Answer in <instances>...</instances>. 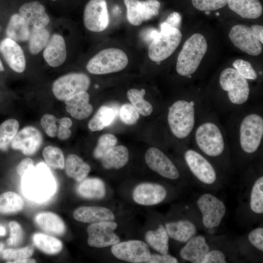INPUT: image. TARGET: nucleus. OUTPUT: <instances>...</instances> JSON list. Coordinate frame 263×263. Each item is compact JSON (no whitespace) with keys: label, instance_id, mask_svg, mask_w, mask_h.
I'll use <instances>...</instances> for the list:
<instances>
[{"label":"nucleus","instance_id":"obj_1","mask_svg":"<svg viewBox=\"0 0 263 263\" xmlns=\"http://www.w3.org/2000/svg\"><path fill=\"white\" fill-rule=\"evenodd\" d=\"M23 193L29 198L36 201L49 198L56 189L54 176L47 165L43 162L27 171L21 177Z\"/></svg>","mask_w":263,"mask_h":263},{"label":"nucleus","instance_id":"obj_2","mask_svg":"<svg viewBox=\"0 0 263 263\" xmlns=\"http://www.w3.org/2000/svg\"><path fill=\"white\" fill-rule=\"evenodd\" d=\"M207 44L201 34L195 33L184 43L177 57L176 69L181 75L188 76L198 69L206 54Z\"/></svg>","mask_w":263,"mask_h":263},{"label":"nucleus","instance_id":"obj_3","mask_svg":"<svg viewBox=\"0 0 263 263\" xmlns=\"http://www.w3.org/2000/svg\"><path fill=\"white\" fill-rule=\"evenodd\" d=\"M194 105L193 101L180 100L169 107L168 123L176 137L185 138L191 132L195 122Z\"/></svg>","mask_w":263,"mask_h":263},{"label":"nucleus","instance_id":"obj_4","mask_svg":"<svg viewBox=\"0 0 263 263\" xmlns=\"http://www.w3.org/2000/svg\"><path fill=\"white\" fill-rule=\"evenodd\" d=\"M160 31L149 46L148 56L153 61L160 62L171 56L179 45L182 35L179 29L168 26L163 22Z\"/></svg>","mask_w":263,"mask_h":263},{"label":"nucleus","instance_id":"obj_5","mask_svg":"<svg viewBox=\"0 0 263 263\" xmlns=\"http://www.w3.org/2000/svg\"><path fill=\"white\" fill-rule=\"evenodd\" d=\"M128 63L127 55L122 50L107 48L98 52L87 64L86 68L91 74H106L124 69Z\"/></svg>","mask_w":263,"mask_h":263},{"label":"nucleus","instance_id":"obj_6","mask_svg":"<svg viewBox=\"0 0 263 263\" xmlns=\"http://www.w3.org/2000/svg\"><path fill=\"white\" fill-rule=\"evenodd\" d=\"M219 83L222 89L227 92L228 97L233 104H242L247 100L250 92L248 83L235 69L224 70L220 75Z\"/></svg>","mask_w":263,"mask_h":263},{"label":"nucleus","instance_id":"obj_7","mask_svg":"<svg viewBox=\"0 0 263 263\" xmlns=\"http://www.w3.org/2000/svg\"><path fill=\"white\" fill-rule=\"evenodd\" d=\"M263 135V119L261 116L251 113L245 116L240 128V142L242 150L251 153L258 149Z\"/></svg>","mask_w":263,"mask_h":263},{"label":"nucleus","instance_id":"obj_8","mask_svg":"<svg viewBox=\"0 0 263 263\" xmlns=\"http://www.w3.org/2000/svg\"><path fill=\"white\" fill-rule=\"evenodd\" d=\"M195 139L200 150L208 156H218L225 149L221 131L216 124L211 122L203 123L198 127Z\"/></svg>","mask_w":263,"mask_h":263},{"label":"nucleus","instance_id":"obj_9","mask_svg":"<svg viewBox=\"0 0 263 263\" xmlns=\"http://www.w3.org/2000/svg\"><path fill=\"white\" fill-rule=\"evenodd\" d=\"M90 82V78L86 74L69 73L59 77L54 82L52 91L56 98L64 101L78 93L86 91Z\"/></svg>","mask_w":263,"mask_h":263},{"label":"nucleus","instance_id":"obj_10","mask_svg":"<svg viewBox=\"0 0 263 263\" xmlns=\"http://www.w3.org/2000/svg\"><path fill=\"white\" fill-rule=\"evenodd\" d=\"M117 225L112 221L92 223L87 228L88 244L92 247L102 248L114 245L120 242L114 232Z\"/></svg>","mask_w":263,"mask_h":263},{"label":"nucleus","instance_id":"obj_11","mask_svg":"<svg viewBox=\"0 0 263 263\" xmlns=\"http://www.w3.org/2000/svg\"><path fill=\"white\" fill-rule=\"evenodd\" d=\"M85 27L94 32H100L107 28L109 23L107 4L105 0H90L83 13Z\"/></svg>","mask_w":263,"mask_h":263},{"label":"nucleus","instance_id":"obj_12","mask_svg":"<svg viewBox=\"0 0 263 263\" xmlns=\"http://www.w3.org/2000/svg\"><path fill=\"white\" fill-rule=\"evenodd\" d=\"M111 251L116 258L134 263H146L151 255L148 245L139 240L119 242L113 245Z\"/></svg>","mask_w":263,"mask_h":263},{"label":"nucleus","instance_id":"obj_13","mask_svg":"<svg viewBox=\"0 0 263 263\" xmlns=\"http://www.w3.org/2000/svg\"><path fill=\"white\" fill-rule=\"evenodd\" d=\"M197 205L206 227L212 228L220 224L225 213V207L222 201L211 194L206 193L200 197Z\"/></svg>","mask_w":263,"mask_h":263},{"label":"nucleus","instance_id":"obj_14","mask_svg":"<svg viewBox=\"0 0 263 263\" xmlns=\"http://www.w3.org/2000/svg\"><path fill=\"white\" fill-rule=\"evenodd\" d=\"M228 37L236 47L249 55L256 56L262 52V44L249 26L234 25L230 29Z\"/></svg>","mask_w":263,"mask_h":263},{"label":"nucleus","instance_id":"obj_15","mask_svg":"<svg viewBox=\"0 0 263 263\" xmlns=\"http://www.w3.org/2000/svg\"><path fill=\"white\" fill-rule=\"evenodd\" d=\"M145 160L149 168L161 176L169 179H176L179 173L171 161L160 150L149 148L145 154Z\"/></svg>","mask_w":263,"mask_h":263},{"label":"nucleus","instance_id":"obj_16","mask_svg":"<svg viewBox=\"0 0 263 263\" xmlns=\"http://www.w3.org/2000/svg\"><path fill=\"white\" fill-rule=\"evenodd\" d=\"M185 159L192 173L201 182L213 184L216 180V175L210 163L202 155L192 150H187Z\"/></svg>","mask_w":263,"mask_h":263},{"label":"nucleus","instance_id":"obj_17","mask_svg":"<svg viewBox=\"0 0 263 263\" xmlns=\"http://www.w3.org/2000/svg\"><path fill=\"white\" fill-rule=\"evenodd\" d=\"M42 141V134L37 129L27 126L17 132L11 146L14 150H20L25 155H31L38 150Z\"/></svg>","mask_w":263,"mask_h":263},{"label":"nucleus","instance_id":"obj_18","mask_svg":"<svg viewBox=\"0 0 263 263\" xmlns=\"http://www.w3.org/2000/svg\"><path fill=\"white\" fill-rule=\"evenodd\" d=\"M167 191L162 186L154 183H143L138 185L133 192V198L137 203L152 206L164 200Z\"/></svg>","mask_w":263,"mask_h":263},{"label":"nucleus","instance_id":"obj_19","mask_svg":"<svg viewBox=\"0 0 263 263\" xmlns=\"http://www.w3.org/2000/svg\"><path fill=\"white\" fill-rule=\"evenodd\" d=\"M0 51L9 66L15 72H23L26 67L23 51L15 41L6 38L0 43Z\"/></svg>","mask_w":263,"mask_h":263},{"label":"nucleus","instance_id":"obj_20","mask_svg":"<svg viewBox=\"0 0 263 263\" xmlns=\"http://www.w3.org/2000/svg\"><path fill=\"white\" fill-rule=\"evenodd\" d=\"M19 12L29 25L37 29L45 28L50 21L45 8L37 1L23 4L19 8Z\"/></svg>","mask_w":263,"mask_h":263},{"label":"nucleus","instance_id":"obj_21","mask_svg":"<svg viewBox=\"0 0 263 263\" xmlns=\"http://www.w3.org/2000/svg\"><path fill=\"white\" fill-rule=\"evenodd\" d=\"M43 57L52 67L62 65L67 57L66 44L63 38L55 34L50 38L43 51Z\"/></svg>","mask_w":263,"mask_h":263},{"label":"nucleus","instance_id":"obj_22","mask_svg":"<svg viewBox=\"0 0 263 263\" xmlns=\"http://www.w3.org/2000/svg\"><path fill=\"white\" fill-rule=\"evenodd\" d=\"M90 95L86 91L78 93L64 100L66 110L74 118L81 120L92 113L93 106L89 103Z\"/></svg>","mask_w":263,"mask_h":263},{"label":"nucleus","instance_id":"obj_23","mask_svg":"<svg viewBox=\"0 0 263 263\" xmlns=\"http://www.w3.org/2000/svg\"><path fill=\"white\" fill-rule=\"evenodd\" d=\"M73 216L77 221L86 223H95L114 220L112 211L101 207H81L73 212Z\"/></svg>","mask_w":263,"mask_h":263},{"label":"nucleus","instance_id":"obj_24","mask_svg":"<svg viewBox=\"0 0 263 263\" xmlns=\"http://www.w3.org/2000/svg\"><path fill=\"white\" fill-rule=\"evenodd\" d=\"M209 251L206 239L202 236L191 238L180 251V256L184 260L193 263H201Z\"/></svg>","mask_w":263,"mask_h":263},{"label":"nucleus","instance_id":"obj_25","mask_svg":"<svg viewBox=\"0 0 263 263\" xmlns=\"http://www.w3.org/2000/svg\"><path fill=\"white\" fill-rule=\"evenodd\" d=\"M35 222L43 231L52 235H61L66 230L63 221L53 212H44L38 214L35 217Z\"/></svg>","mask_w":263,"mask_h":263},{"label":"nucleus","instance_id":"obj_26","mask_svg":"<svg viewBox=\"0 0 263 263\" xmlns=\"http://www.w3.org/2000/svg\"><path fill=\"white\" fill-rule=\"evenodd\" d=\"M227 4L232 11L244 19H257L263 12L259 0H228Z\"/></svg>","mask_w":263,"mask_h":263},{"label":"nucleus","instance_id":"obj_27","mask_svg":"<svg viewBox=\"0 0 263 263\" xmlns=\"http://www.w3.org/2000/svg\"><path fill=\"white\" fill-rule=\"evenodd\" d=\"M6 34L8 38L16 42L27 41L30 34L29 24L20 14H15L9 19Z\"/></svg>","mask_w":263,"mask_h":263},{"label":"nucleus","instance_id":"obj_28","mask_svg":"<svg viewBox=\"0 0 263 263\" xmlns=\"http://www.w3.org/2000/svg\"><path fill=\"white\" fill-rule=\"evenodd\" d=\"M166 229L170 238L181 242H188L196 232L195 225L188 220L167 223Z\"/></svg>","mask_w":263,"mask_h":263},{"label":"nucleus","instance_id":"obj_29","mask_svg":"<svg viewBox=\"0 0 263 263\" xmlns=\"http://www.w3.org/2000/svg\"><path fill=\"white\" fill-rule=\"evenodd\" d=\"M101 160L104 168L119 169L127 163L129 151L124 146H114L104 155Z\"/></svg>","mask_w":263,"mask_h":263},{"label":"nucleus","instance_id":"obj_30","mask_svg":"<svg viewBox=\"0 0 263 263\" xmlns=\"http://www.w3.org/2000/svg\"><path fill=\"white\" fill-rule=\"evenodd\" d=\"M77 192L81 197L87 199H101L105 195L104 182L97 178L84 179L78 185Z\"/></svg>","mask_w":263,"mask_h":263},{"label":"nucleus","instance_id":"obj_31","mask_svg":"<svg viewBox=\"0 0 263 263\" xmlns=\"http://www.w3.org/2000/svg\"><path fill=\"white\" fill-rule=\"evenodd\" d=\"M64 166L67 175L78 182L85 179L91 169L87 163L74 154L67 156Z\"/></svg>","mask_w":263,"mask_h":263},{"label":"nucleus","instance_id":"obj_32","mask_svg":"<svg viewBox=\"0 0 263 263\" xmlns=\"http://www.w3.org/2000/svg\"><path fill=\"white\" fill-rule=\"evenodd\" d=\"M145 239L149 245L161 254H167L169 250V235L162 225L156 230L148 231Z\"/></svg>","mask_w":263,"mask_h":263},{"label":"nucleus","instance_id":"obj_33","mask_svg":"<svg viewBox=\"0 0 263 263\" xmlns=\"http://www.w3.org/2000/svg\"><path fill=\"white\" fill-rule=\"evenodd\" d=\"M116 111L114 109L102 106L89 121V129L93 132L99 131L111 125L116 116Z\"/></svg>","mask_w":263,"mask_h":263},{"label":"nucleus","instance_id":"obj_34","mask_svg":"<svg viewBox=\"0 0 263 263\" xmlns=\"http://www.w3.org/2000/svg\"><path fill=\"white\" fill-rule=\"evenodd\" d=\"M33 241L38 248L47 254H57L62 248V244L60 240L43 233L34 234L33 236Z\"/></svg>","mask_w":263,"mask_h":263},{"label":"nucleus","instance_id":"obj_35","mask_svg":"<svg viewBox=\"0 0 263 263\" xmlns=\"http://www.w3.org/2000/svg\"><path fill=\"white\" fill-rule=\"evenodd\" d=\"M23 207V200L17 193L7 191L0 194V214L16 213L21 211Z\"/></svg>","mask_w":263,"mask_h":263},{"label":"nucleus","instance_id":"obj_36","mask_svg":"<svg viewBox=\"0 0 263 263\" xmlns=\"http://www.w3.org/2000/svg\"><path fill=\"white\" fill-rule=\"evenodd\" d=\"M145 89L138 90L131 89L127 92V97L132 105L141 115L146 116L150 115L153 111L152 105L144 99Z\"/></svg>","mask_w":263,"mask_h":263},{"label":"nucleus","instance_id":"obj_37","mask_svg":"<svg viewBox=\"0 0 263 263\" xmlns=\"http://www.w3.org/2000/svg\"><path fill=\"white\" fill-rule=\"evenodd\" d=\"M19 123L15 119H9L0 125V150H6L17 134Z\"/></svg>","mask_w":263,"mask_h":263},{"label":"nucleus","instance_id":"obj_38","mask_svg":"<svg viewBox=\"0 0 263 263\" xmlns=\"http://www.w3.org/2000/svg\"><path fill=\"white\" fill-rule=\"evenodd\" d=\"M50 38L49 31L45 28L34 27L30 31L29 49L30 53L35 55L39 53L47 44Z\"/></svg>","mask_w":263,"mask_h":263},{"label":"nucleus","instance_id":"obj_39","mask_svg":"<svg viewBox=\"0 0 263 263\" xmlns=\"http://www.w3.org/2000/svg\"><path fill=\"white\" fill-rule=\"evenodd\" d=\"M127 9V18L133 25H140L144 21V7L143 0H124Z\"/></svg>","mask_w":263,"mask_h":263},{"label":"nucleus","instance_id":"obj_40","mask_svg":"<svg viewBox=\"0 0 263 263\" xmlns=\"http://www.w3.org/2000/svg\"><path fill=\"white\" fill-rule=\"evenodd\" d=\"M46 163L54 169H63L64 168V158L62 150L58 148L49 146L42 151Z\"/></svg>","mask_w":263,"mask_h":263},{"label":"nucleus","instance_id":"obj_41","mask_svg":"<svg viewBox=\"0 0 263 263\" xmlns=\"http://www.w3.org/2000/svg\"><path fill=\"white\" fill-rule=\"evenodd\" d=\"M250 206L252 210L258 214L263 212V177L261 176L255 182L253 187Z\"/></svg>","mask_w":263,"mask_h":263},{"label":"nucleus","instance_id":"obj_42","mask_svg":"<svg viewBox=\"0 0 263 263\" xmlns=\"http://www.w3.org/2000/svg\"><path fill=\"white\" fill-rule=\"evenodd\" d=\"M117 142L116 137L112 134L107 133L101 136L94 151V156L101 159L112 148L115 146Z\"/></svg>","mask_w":263,"mask_h":263},{"label":"nucleus","instance_id":"obj_43","mask_svg":"<svg viewBox=\"0 0 263 263\" xmlns=\"http://www.w3.org/2000/svg\"><path fill=\"white\" fill-rule=\"evenodd\" d=\"M34 252V248L32 246H28L18 249H7L4 250L2 254V258L11 263L13 262L30 257Z\"/></svg>","mask_w":263,"mask_h":263},{"label":"nucleus","instance_id":"obj_44","mask_svg":"<svg viewBox=\"0 0 263 263\" xmlns=\"http://www.w3.org/2000/svg\"><path fill=\"white\" fill-rule=\"evenodd\" d=\"M193 6L202 11H210L222 8L225 6L228 0H191Z\"/></svg>","mask_w":263,"mask_h":263},{"label":"nucleus","instance_id":"obj_45","mask_svg":"<svg viewBox=\"0 0 263 263\" xmlns=\"http://www.w3.org/2000/svg\"><path fill=\"white\" fill-rule=\"evenodd\" d=\"M233 66L239 74L245 79L254 80L257 78V73L248 61L238 59L234 61Z\"/></svg>","mask_w":263,"mask_h":263},{"label":"nucleus","instance_id":"obj_46","mask_svg":"<svg viewBox=\"0 0 263 263\" xmlns=\"http://www.w3.org/2000/svg\"><path fill=\"white\" fill-rule=\"evenodd\" d=\"M120 118L125 124L132 125L135 124L139 118V113L131 104L126 103L120 110Z\"/></svg>","mask_w":263,"mask_h":263},{"label":"nucleus","instance_id":"obj_47","mask_svg":"<svg viewBox=\"0 0 263 263\" xmlns=\"http://www.w3.org/2000/svg\"><path fill=\"white\" fill-rule=\"evenodd\" d=\"M10 237L7 240L9 245L16 246L21 243L23 239V231L20 225L15 221L9 223Z\"/></svg>","mask_w":263,"mask_h":263},{"label":"nucleus","instance_id":"obj_48","mask_svg":"<svg viewBox=\"0 0 263 263\" xmlns=\"http://www.w3.org/2000/svg\"><path fill=\"white\" fill-rule=\"evenodd\" d=\"M57 120L54 115L50 114H45L41 118V126L47 134L51 137H54L57 134Z\"/></svg>","mask_w":263,"mask_h":263},{"label":"nucleus","instance_id":"obj_49","mask_svg":"<svg viewBox=\"0 0 263 263\" xmlns=\"http://www.w3.org/2000/svg\"><path fill=\"white\" fill-rule=\"evenodd\" d=\"M143 2L144 7V21L148 20L158 14L160 7L158 0H145Z\"/></svg>","mask_w":263,"mask_h":263},{"label":"nucleus","instance_id":"obj_50","mask_svg":"<svg viewBox=\"0 0 263 263\" xmlns=\"http://www.w3.org/2000/svg\"><path fill=\"white\" fill-rule=\"evenodd\" d=\"M249 242L255 247L263 251V228L260 227L252 230L248 235Z\"/></svg>","mask_w":263,"mask_h":263},{"label":"nucleus","instance_id":"obj_51","mask_svg":"<svg viewBox=\"0 0 263 263\" xmlns=\"http://www.w3.org/2000/svg\"><path fill=\"white\" fill-rule=\"evenodd\" d=\"M225 256L218 250L208 251L205 255L201 263H225Z\"/></svg>","mask_w":263,"mask_h":263},{"label":"nucleus","instance_id":"obj_52","mask_svg":"<svg viewBox=\"0 0 263 263\" xmlns=\"http://www.w3.org/2000/svg\"><path fill=\"white\" fill-rule=\"evenodd\" d=\"M148 263H177L178 260L174 257L170 255L152 254L150 255L149 259L146 262Z\"/></svg>","mask_w":263,"mask_h":263},{"label":"nucleus","instance_id":"obj_53","mask_svg":"<svg viewBox=\"0 0 263 263\" xmlns=\"http://www.w3.org/2000/svg\"><path fill=\"white\" fill-rule=\"evenodd\" d=\"M182 22L180 13L173 12L170 13L163 22L169 27L179 29Z\"/></svg>","mask_w":263,"mask_h":263},{"label":"nucleus","instance_id":"obj_54","mask_svg":"<svg viewBox=\"0 0 263 263\" xmlns=\"http://www.w3.org/2000/svg\"><path fill=\"white\" fill-rule=\"evenodd\" d=\"M34 167V165L33 160L29 158H26L22 160L18 166L17 168V172L21 177Z\"/></svg>","mask_w":263,"mask_h":263},{"label":"nucleus","instance_id":"obj_55","mask_svg":"<svg viewBox=\"0 0 263 263\" xmlns=\"http://www.w3.org/2000/svg\"><path fill=\"white\" fill-rule=\"evenodd\" d=\"M71 131L69 128H65L61 125H59L57 128V137L61 140L68 139L71 135Z\"/></svg>","mask_w":263,"mask_h":263},{"label":"nucleus","instance_id":"obj_56","mask_svg":"<svg viewBox=\"0 0 263 263\" xmlns=\"http://www.w3.org/2000/svg\"><path fill=\"white\" fill-rule=\"evenodd\" d=\"M251 29L255 36L259 39L262 44L263 43V27L260 25H253Z\"/></svg>","mask_w":263,"mask_h":263},{"label":"nucleus","instance_id":"obj_57","mask_svg":"<svg viewBox=\"0 0 263 263\" xmlns=\"http://www.w3.org/2000/svg\"><path fill=\"white\" fill-rule=\"evenodd\" d=\"M57 122L65 128H70L72 125V121L68 117H64L59 119L57 120Z\"/></svg>","mask_w":263,"mask_h":263},{"label":"nucleus","instance_id":"obj_58","mask_svg":"<svg viewBox=\"0 0 263 263\" xmlns=\"http://www.w3.org/2000/svg\"><path fill=\"white\" fill-rule=\"evenodd\" d=\"M13 263H35L36 261L34 259L24 258L13 262Z\"/></svg>","mask_w":263,"mask_h":263},{"label":"nucleus","instance_id":"obj_59","mask_svg":"<svg viewBox=\"0 0 263 263\" xmlns=\"http://www.w3.org/2000/svg\"><path fill=\"white\" fill-rule=\"evenodd\" d=\"M6 229L3 225H0V236H4L6 234Z\"/></svg>","mask_w":263,"mask_h":263},{"label":"nucleus","instance_id":"obj_60","mask_svg":"<svg viewBox=\"0 0 263 263\" xmlns=\"http://www.w3.org/2000/svg\"><path fill=\"white\" fill-rule=\"evenodd\" d=\"M4 247V244L2 243H0V256L2 255V252L4 250H3Z\"/></svg>","mask_w":263,"mask_h":263},{"label":"nucleus","instance_id":"obj_61","mask_svg":"<svg viewBox=\"0 0 263 263\" xmlns=\"http://www.w3.org/2000/svg\"><path fill=\"white\" fill-rule=\"evenodd\" d=\"M4 70V67L3 66L2 63L0 59V71H3Z\"/></svg>","mask_w":263,"mask_h":263},{"label":"nucleus","instance_id":"obj_62","mask_svg":"<svg viewBox=\"0 0 263 263\" xmlns=\"http://www.w3.org/2000/svg\"><path fill=\"white\" fill-rule=\"evenodd\" d=\"M52 0V1H56V0Z\"/></svg>","mask_w":263,"mask_h":263}]
</instances>
